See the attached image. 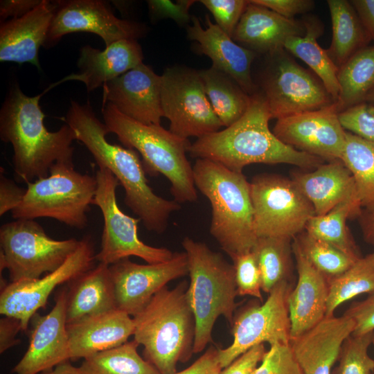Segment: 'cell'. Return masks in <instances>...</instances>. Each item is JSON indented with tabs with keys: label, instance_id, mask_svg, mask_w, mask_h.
<instances>
[{
	"label": "cell",
	"instance_id": "42",
	"mask_svg": "<svg viewBox=\"0 0 374 374\" xmlns=\"http://www.w3.org/2000/svg\"><path fill=\"white\" fill-rule=\"evenodd\" d=\"M344 130L374 143V104L361 102L338 113Z\"/></svg>",
	"mask_w": 374,
	"mask_h": 374
},
{
	"label": "cell",
	"instance_id": "22",
	"mask_svg": "<svg viewBox=\"0 0 374 374\" xmlns=\"http://www.w3.org/2000/svg\"><path fill=\"white\" fill-rule=\"evenodd\" d=\"M187 26L188 37L198 44L200 53L212 61V67L231 76L249 95L258 93L251 78V67L256 53L236 44L210 17L206 16V28L198 18L191 17Z\"/></svg>",
	"mask_w": 374,
	"mask_h": 374
},
{
	"label": "cell",
	"instance_id": "43",
	"mask_svg": "<svg viewBox=\"0 0 374 374\" xmlns=\"http://www.w3.org/2000/svg\"><path fill=\"white\" fill-rule=\"evenodd\" d=\"M252 374H303L289 344L270 346Z\"/></svg>",
	"mask_w": 374,
	"mask_h": 374
},
{
	"label": "cell",
	"instance_id": "29",
	"mask_svg": "<svg viewBox=\"0 0 374 374\" xmlns=\"http://www.w3.org/2000/svg\"><path fill=\"white\" fill-rule=\"evenodd\" d=\"M66 323L117 309L109 265L98 262L70 281Z\"/></svg>",
	"mask_w": 374,
	"mask_h": 374
},
{
	"label": "cell",
	"instance_id": "37",
	"mask_svg": "<svg viewBox=\"0 0 374 374\" xmlns=\"http://www.w3.org/2000/svg\"><path fill=\"white\" fill-rule=\"evenodd\" d=\"M291 239L258 238L252 251L262 276V290L269 294L283 281H290L292 271Z\"/></svg>",
	"mask_w": 374,
	"mask_h": 374
},
{
	"label": "cell",
	"instance_id": "28",
	"mask_svg": "<svg viewBox=\"0 0 374 374\" xmlns=\"http://www.w3.org/2000/svg\"><path fill=\"white\" fill-rule=\"evenodd\" d=\"M314 170L294 173L292 180L311 203L315 215H323L346 200L359 199L354 178L341 160Z\"/></svg>",
	"mask_w": 374,
	"mask_h": 374
},
{
	"label": "cell",
	"instance_id": "44",
	"mask_svg": "<svg viewBox=\"0 0 374 374\" xmlns=\"http://www.w3.org/2000/svg\"><path fill=\"white\" fill-rule=\"evenodd\" d=\"M199 2L211 12L215 24L232 38L249 1L201 0Z\"/></svg>",
	"mask_w": 374,
	"mask_h": 374
},
{
	"label": "cell",
	"instance_id": "34",
	"mask_svg": "<svg viewBox=\"0 0 374 374\" xmlns=\"http://www.w3.org/2000/svg\"><path fill=\"white\" fill-rule=\"evenodd\" d=\"M339 94L335 102L339 112L363 102L374 89V46L364 47L350 56L337 74Z\"/></svg>",
	"mask_w": 374,
	"mask_h": 374
},
{
	"label": "cell",
	"instance_id": "11",
	"mask_svg": "<svg viewBox=\"0 0 374 374\" xmlns=\"http://www.w3.org/2000/svg\"><path fill=\"white\" fill-rule=\"evenodd\" d=\"M95 177L97 188L92 204L100 208L103 217L100 249L95 259L107 265L132 256L149 264L170 260L174 254L170 249L150 246L139 238L140 220L126 215L118 206L116 190L120 183L112 172L98 168Z\"/></svg>",
	"mask_w": 374,
	"mask_h": 374
},
{
	"label": "cell",
	"instance_id": "30",
	"mask_svg": "<svg viewBox=\"0 0 374 374\" xmlns=\"http://www.w3.org/2000/svg\"><path fill=\"white\" fill-rule=\"evenodd\" d=\"M305 33L302 36L289 37L284 49L303 60L321 80L335 103L339 94L337 74L339 67L333 62L326 49L317 42L323 32V25L316 19L309 18L303 22Z\"/></svg>",
	"mask_w": 374,
	"mask_h": 374
},
{
	"label": "cell",
	"instance_id": "3",
	"mask_svg": "<svg viewBox=\"0 0 374 374\" xmlns=\"http://www.w3.org/2000/svg\"><path fill=\"white\" fill-rule=\"evenodd\" d=\"M42 96H28L14 84L0 110V138L12 146L17 182L28 184L47 177L57 161L73 157L74 132L66 123L55 132L46 129L39 105Z\"/></svg>",
	"mask_w": 374,
	"mask_h": 374
},
{
	"label": "cell",
	"instance_id": "5",
	"mask_svg": "<svg viewBox=\"0 0 374 374\" xmlns=\"http://www.w3.org/2000/svg\"><path fill=\"white\" fill-rule=\"evenodd\" d=\"M193 169L196 188L211 206V235L231 259L251 251L257 237L250 182L242 172L209 159H196Z\"/></svg>",
	"mask_w": 374,
	"mask_h": 374
},
{
	"label": "cell",
	"instance_id": "27",
	"mask_svg": "<svg viewBox=\"0 0 374 374\" xmlns=\"http://www.w3.org/2000/svg\"><path fill=\"white\" fill-rule=\"evenodd\" d=\"M305 33L303 23L249 1L232 39L255 53L270 55L283 49L289 37Z\"/></svg>",
	"mask_w": 374,
	"mask_h": 374
},
{
	"label": "cell",
	"instance_id": "16",
	"mask_svg": "<svg viewBox=\"0 0 374 374\" xmlns=\"http://www.w3.org/2000/svg\"><path fill=\"white\" fill-rule=\"evenodd\" d=\"M78 32L94 33L105 46L125 39H136L147 32L145 25L115 16L102 0L56 1L55 9L43 47L50 48L63 36Z\"/></svg>",
	"mask_w": 374,
	"mask_h": 374
},
{
	"label": "cell",
	"instance_id": "32",
	"mask_svg": "<svg viewBox=\"0 0 374 374\" xmlns=\"http://www.w3.org/2000/svg\"><path fill=\"white\" fill-rule=\"evenodd\" d=\"M332 28L331 44L326 51L338 66L364 48L368 37L353 6L346 0H328Z\"/></svg>",
	"mask_w": 374,
	"mask_h": 374
},
{
	"label": "cell",
	"instance_id": "55",
	"mask_svg": "<svg viewBox=\"0 0 374 374\" xmlns=\"http://www.w3.org/2000/svg\"><path fill=\"white\" fill-rule=\"evenodd\" d=\"M39 374H82L78 367L71 364L68 361L62 362L53 369L42 372Z\"/></svg>",
	"mask_w": 374,
	"mask_h": 374
},
{
	"label": "cell",
	"instance_id": "46",
	"mask_svg": "<svg viewBox=\"0 0 374 374\" xmlns=\"http://www.w3.org/2000/svg\"><path fill=\"white\" fill-rule=\"evenodd\" d=\"M344 314L355 321L352 335L359 336L374 332V292L363 301L353 303Z\"/></svg>",
	"mask_w": 374,
	"mask_h": 374
},
{
	"label": "cell",
	"instance_id": "10",
	"mask_svg": "<svg viewBox=\"0 0 374 374\" xmlns=\"http://www.w3.org/2000/svg\"><path fill=\"white\" fill-rule=\"evenodd\" d=\"M250 188L257 238L293 240L315 215L312 205L292 179L262 174L252 179Z\"/></svg>",
	"mask_w": 374,
	"mask_h": 374
},
{
	"label": "cell",
	"instance_id": "24",
	"mask_svg": "<svg viewBox=\"0 0 374 374\" xmlns=\"http://www.w3.org/2000/svg\"><path fill=\"white\" fill-rule=\"evenodd\" d=\"M69 358L85 359L98 353L118 346L134 335L133 317L115 309L85 317L67 324Z\"/></svg>",
	"mask_w": 374,
	"mask_h": 374
},
{
	"label": "cell",
	"instance_id": "1",
	"mask_svg": "<svg viewBox=\"0 0 374 374\" xmlns=\"http://www.w3.org/2000/svg\"><path fill=\"white\" fill-rule=\"evenodd\" d=\"M65 123L93 156L99 168H107L124 189L125 205L138 216L150 231L163 233L170 215L181 208L175 200L154 193L148 184L145 170L138 152L131 148L110 143L106 139L108 128L96 116L90 103L71 100Z\"/></svg>",
	"mask_w": 374,
	"mask_h": 374
},
{
	"label": "cell",
	"instance_id": "38",
	"mask_svg": "<svg viewBox=\"0 0 374 374\" xmlns=\"http://www.w3.org/2000/svg\"><path fill=\"white\" fill-rule=\"evenodd\" d=\"M328 285L326 317L333 316L344 302L374 292V252L361 257L344 273L328 280Z\"/></svg>",
	"mask_w": 374,
	"mask_h": 374
},
{
	"label": "cell",
	"instance_id": "6",
	"mask_svg": "<svg viewBox=\"0 0 374 374\" xmlns=\"http://www.w3.org/2000/svg\"><path fill=\"white\" fill-rule=\"evenodd\" d=\"M104 123L109 133L116 135L127 148L142 157L146 172L161 174L170 182V193L179 203L194 202L197 199L193 169L187 159L190 143L164 129L161 125H145L122 113L111 103H104Z\"/></svg>",
	"mask_w": 374,
	"mask_h": 374
},
{
	"label": "cell",
	"instance_id": "36",
	"mask_svg": "<svg viewBox=\"0 0 374 374\" xmlns=\"http://www.w3.org/2000/svg\"><path fill=\"white\" fill-rule=\"evenodd\" d=\"M133 339L84 359L78 367L82 374H161L137 351Z\"/></svg>",
	"mask_w": 374,
	"mask_h": 374
},
{
	"label": "cell",
	"instance_id": "31",
	"mask_svg": "<svg viewBox=\"0 0 374 374\" xmlns=\"http://www.w3.org/2000/svg\"><path fill=\"white\" fill-rule=\"evenodd\" d=\"M198 71L215 114L223 126L231 125L246 112L251 96L231 76L212 66Z\"/></svg>",
	"mask_w": 374,
	"mask_h": 374
},
{
	"label": "cell",
	"instance_id": "13",
	"mask_svg": "<svg viewBox=\"0 0 374 374\" xmlns=\"http://www.w3.org/2000/svg\"><path fill=\"white\" fill-rule=\"evenodd\" d=\"M269 55L272 59L260 87L271 118L323 109L335 103L321 80L284 48Z\"/></svg>",
	"mask_w": 374,
	"mask_h": 374
},
{
	"label": "cell",
	"instance_id": "35",
	"mask_svg": "<svg viewBox=\"0 0 374 374\" xmlns=\"http://www.w3.org/2000/svg\"><path fill=\"white\" fill-rule=\"evenodd\" d=\"M341 161L354 178L364 213L374 217V143L346 132Z\"/></svg>",
	"mask_w": 374,
	"mask_h": 374
},
{
	"label": "cell",
	"instance_id": "23",
	"mask_svg": "<svg viewBox=\"0 0 374 374\" xmlns=\"http://www.w3.org/2000/svg\"><path fill=\"white\" fill-rule=\"evenodd\" d=\"M292 247L298 280L288 298L290 339L307 332L326 317L329 292L328 279L305 258L294 240Z\"/></svg>",
	"mask_w": 374,
	"mask_h": 374
},
{
	"label": "cell",
	"instance_id": "57",
	"mask_svg": "<svg viewBox=\"0 0 374 374\" xmlns=\"http://www.w3.org/2000/svg\"><path fill=\"white\" fill-rule=\"evenodd\" d=\"M372 344H373V346H374V332H373V333Z\"/></svg>",
	"mask_w": 374,
	"mask_h": 374
},
{
	"label": "cell",
	"instance_id": "19",
	"mask_svg": "<svg viewBox=\"0 0 374 374\" xmlns=\"http://www.w3.org/2000/svg\"><path fill=\"white\" fill-rule=\"evenodd\" d=\"M67 288L55 297L51 310L35 317L28 348L12 370L15 374H39L53 369L69 358L66 323Z\"/></svg>",
	"mask_w": 374,
	"mask_h": 374
},
{
	"label": "cell",
	"instance_id": "20",
	"mask_svg": "<svg viewBox=\"0 0 374 374\" xmlns=\"http://www.w3.org/2000/svg\"><path fill=\"white\" fill-rule=\"evenodd\" d=\"M161 76L143 62L103 86V102L145 125H160Z\"/></svg>",
	"mask_w": 374,
	"mask_h": 374
},
{
	"label": "cell",
	"instance_id": "54",
	"mask_svg": "<svg viewBox=\"0 0 374 374\" xmlns=\"http://www.w3.org/2000/svg\"><path fill=\"white\" fill-rule=\"evenodd\" d=\"M360 216L364 240L368 243L374 244V217L369 216L363 212Z\"/></svg>",
	"mask_w": 374,
	"mask_h": 374
},
{
	"label": "cell",
	"instance_id": "8",
	"mask_svg": "<svg viewBox=\"0 0 374 374\" xmlns=\"http://www.w3.org/2000/svg\"><path fill=\"white\" fill-rule=\"evenodd\" d=\"M97 188L95 177L78 172L73 157L57 161L47 177L27 184L26 193L12 210L15 220L49 217L78 229L88 224L87 212Z\"/></svg>",
	"mask_w": 374,
	"mask_h": 374
},
{
	"label": "cell",
	"instance_id": "18",
	"mask_svg": "<svg viewBox=\"0 0 374 374\" xmlns=\"http://www.w3.org/2000/svg\"><path fill=\"white\" fill-rule=\"evenodd\" d=\"M335 103L323 109L277 119L273 133L294 149L327 161L341 160L346 131Z\"/></svg>",
	"mask_w": 374,
	"mask_h": 374
},
{
	"label": "cell",
	"instance_id": "52",
	"mask_svg": "<svg viewBox=\"0 0 374 374\" xmlns=\"http://www.w3.org/2000/svg\"><path fill=\"white\" fill-rule=\"evenodd\" d=\"M22 330L19 320L4 316L0 320V353H3L12 346L20 344L21 341L16 338L17 334Z\"/></svg>",
	"mask_w": 374,
	"mask_h": 374
},
{
	"label": "cell",
	"instance_id": "15",
	"mask_svg": "<svg viewBox=\"0 0 374 374\" xmlns=\"http://www.w3.org/2000/svg\"><path fill=\"white\" fill-rule=\"evenodd\" d=\"M94 249L90 237L80 240L75 251L57 269L37 278L4 284L0 294V313L19 320L22 330L36 312L46 305L55 287L70 282L93 267Z\"/></svg>",
	"mask_w": 374,
	"mask_h": 374
},
{
	"label": "cell",
	"instance_id": "53",
	"mask_svg": "<svg viewBox=\"0 0 374 374\" xmlns=\"http://www.w3.org/2000/svg\"><path fill=\"white\" fill-rule=\"evenodd\" d=\"M350 2L368 37L374 41V0H353Z\"/></svg>",
	"mask_w": 374,
	"mask_h": 374
},
{
	"label": "cell",
	"instance_id": "4",
	"mask_svg": "<svg viewBox=\"0 0 374 374\" xmlns=\"http://www.w3.org/2000/svg\"><path fill=\"white\" fill-rule=\"evenodd\" d=\"M186 281L172 289L163 287L133 317L134 339L161 374L177 372L178 362L193 353L195 321L187 300Z\"/></svg>",
	"mask_w": 374,
	"mask_h": 374
},
{
	"label": "cell",
	"instance_id": "14",
	"mask_svg": "<svg viewBox=\"0 0 374 374\" xmlns=\"http://www.w3.org/2000/svg\"><path fill=\"white\" fill-rule=\"evenodd\" d=\"M292 289L290 281H283L268 294L264 303L247 305L234 316L233 342L224 349L218 348L222 369L255 346L265 342L270 346L289 344L291 324L288 298Z\"/></svg>",
	"mask_w": 374,
	"mask_h": 374
},
{
	"label": "cell",
	"instance_id": "50",
	"mask_svg": "<svg viewBox=\"0 0 374 374\" xmlns=\"http://www.w3.org/2000/svg\"><path fill=\"white\" fill-rule=\"evenodd\" d=\"M222 370L218 348L211 346L190 366L172 374H220Z\"/></svg>",
	"mask_w": 374,
	"mask_h": 374
},
{
	"label": "cell",
	"instance_id": "49",
	"mask_svg": "<svg viewBox=\"0 0 374 374\" xmlns=\"http://www.w3.org/2000/svg\"><path fill=\"white\" fill-rule=\"evenodd\" d=\"M26 188L19 186L15 181L0 176V216L12 211L22 202Z\"/></svg>",
	"mask_w": 374,
	"mask_h": 374
},
{
	"label": "cell",
	"instance_id": "12",
	"mask_svg": "<svg viewBox=\"0 0 374 374\" xmlns=\"http://www.w3.org/2000/svg\"><path fill=\"white\" fill-rule=\"evenodd\" d=\"M161 76V100L170 131L198 139L223 126L205 93L199 71L186 66L167 68Z\"/></svg>",
	"mask_w": 374,
	"mask_h": 374
},
{
	"label": "cell",
	"instance_id": "51",
	"mask_svg": "<svg viewBox=\"0 0 374 374\" xmlns=\"http://www.w3.org/2000/svg\"><path fill=\"white\" fill-rule=\"evenodd\" d=\"M42 0H1L0 18L2 22L8 17H21L36 8Z\"/></svg>",
	"mask_w": 374,
	"mask_h": 374
},
{
	"label": "cell",
	"instance_id": "33",
	"mask_svg": "<svg viewBox=\"0 0 374 374\" xmlns=\"http://www.w3.org/2000/svg\"><path fill=\"white\" fill-rule=\"evenodd\" d=\"M362 208L357 199L343 202L323 215H314L308 221L305 231L323 240L355 260L362 257L346 226L351 217L360 216Z\"/></svg>",
	"mask_w": 374,
	"mask_h": 374
},
{
	"label": "cell",
	"instance_id": "41",
	"mask_svg": "<svg viewBox=\"0 0 374 374\" xmlns=\"http://www.w3.org/2000/svg\"><path fill=\"white\" fill-rule=\"evenodd\" d=\"M232 260L238 295L250 296L262 301L261 272L253 251L236 256Z\"/></svg>",
	"mask_w": 374,
	"mask_h": 374
},
{
	"label": "cell",
	"instance_id": "7",
	"mask_svg": "<svg viewBox=\"0 0 374 374\" xmlns=\"http://www.w3.org/2000/svg\"><path fill=\"white\" fill-rule=\"evenodd\" d=\"M190 283L186 296L195 321L193 353H199L212 341L214 324L223 316L233 324L238 304L235 270L223 256L205 243L185 237Z\"/></svg>",
	"mask_w": 374,
	"mask_h": 374
},
{
	"label": "cell",
	"instance_id": "25",
	"mask_svg": "<svg viewBox=\"0 0 374 374\" xmlns=\"http://www.w3.org/2000/svg\"><path fill=\"white\" fill-rule=\"evenodd\" d=\"M55 9V1L42 0L26 15L0 26V61L30 63L41 69L38 52L43 46Z\"/></svg>",
	"mask_w": 374,
	"mask_h": 374
},
{
	"label": "cell",
	"instance_id": "48",
	"mask_svg": "<svg viewBox=\"0 0 374 374\" xmlns=\"http://www.w3.org/2000/svg\"><path fill=\"white\" fill-rule=\"evenodd\" d=\"M266 352L264 344L255 346L222 370L220 374H252Z\"/></svg>",
	"mask_w": 374,
	"mask_h": 374
},
{
	"label": "cell",
	"instance_id": "45",
	"mask_svg": "<svg viewBox=\"0 0 374 374\" xmlns=\"http://www.w3.org/2000/svg\"><path fill=\"white\" fill-rule=\"evenodd\" d=\"M195 2L193 0H148L147 3L152 19H171L179 26H184L191 19L189 10Z\"/></svg>",
	"mask_w": 374,
	"mask_h": 374
},
{
	"label": "cell",
	"instance_id": "56",
	"mask_svg": "<svg viewBox=\"0 0 374 374\" xmlns=\"http://www.w3.org/2000/svg\"><path fill=\"white\" fill-rule=\"evenodd\" d=\"M364 101L374 103V89L366 96Z\"/></svg>",
	"mask_w": 374,
	"mask_h": 374
},
{
	"label": "cell",
	"instance_id": "2",
	"mask_svg": "<svg viewBox=\"0 0 374 374\" xmlns=\"http://www.w3.org/2000/svg\"><path fill=\"white\" fill-rule=\"evenodd\" d=\"M270 119L262 95L256 93L239 120L223 130L197 139L188 152L196 159H209L239 172L253 163H286L304 169H314L324 163L323 159L279 140L269 128Z\"/></svg>",
	"mask_w": 374,
	"mask_h": 374
},
{
	"label": "cell",
	"instance_id": "40",
	"mask_svg": "<svg viewBox=\"0 0 374 374\" xmlns=\"http://www.w3.org/2000/svg\"><path fill=\"white\" fill-rule=\"evenodd\" d=\"M373 333L350 335L344 343L335 374H374V359L368 353Z\"/></svg>",
	"mask_w": 374,
	"mask_h": 374
},
{
	"label": "cell",
	"instance_id": "21",
	"mask_svg": "<svg viewBox=\"0 0 374 374\" xmlns=\"http://www.w3.org/2000/svg\"><path fill=\"white\" fill-rule=\"evenodd\" d=\"M355 321L344 314L326 317L301 335L290 339L293 356L303 374H332L344 341L352 335Z\"/></svg>",
	"mask_w": 374,
	"mask_h": 374
},
{
	"label": "cell",
	"instance_id": "39",
	"mask_svg": "<svg viewBox=\"0 0 374 374\" xmlns=\"http://www.w3.org/2000/svg\"><path fill=\"white\" fill-rule=\"evenodd\" d=\"M293 240L305 258L328 280L344 273L356 261L332 244L310 235L305 231Z\"/></svg>",
	"mask_w": 374,
	"mask_h": 374
},
{
	"label": "cell",
	"instance_id": "47",
	"mask_svg": "<svg viewBox=\"0 0 374 374\" xmlns=\"http://www.w3.org/2000/svg\"><path fill=\"white\" fill-rule=\"evenodd\" d=\"M251 1L291 19L298 14L310 11L314 6V2L311 0H251Z\"/></svg>",
	"mask_w": 374,
	"mask_h": 374
},
{
	"label": "cell",
	"instance_id": "17",
	"mask_svg": "<svg viewBox=\"0 0 374 374\" xmlns=\"http://www.w3.org/2000/svg\"><path fill=\"white\" fill-rule=\"evenodd\" d=\"M117 309L134 317L170 281L188 274L185 251L175 252L168 260L141 265L123 258L111 265Z\"/></svg>",
	"mask_w": 374,
	"mask_h": 374
},
{
	"label": "cell",
	"instance_id": "9",
	"mask_svg": "<svg viewBox=\"0 0 374 374\" xmlns=\"http://www.w3.org/2000/svg\"><path fill=\"white\" fill-rule=\"evenodd\" d=\"M80 240H57L35 220L18 219L0 228V271L7 269L11 282L37 278L60 267Z\"/></svg>",
	"mask_w": 374,
	"mask_h": 374
},
{
	"label": "cell",
	"instance_id": "26",
	"mask_svg": "<svg viewBox=\"0 0 374 374\" xmlns=\"http://www.w3.org/2000/svg\"><path fill=\"white\" fill-rule=\"evenodd\" d=\"M143 60L142 48L136 39L118 40L103 51L85 45L80 50L77 62L80 72L64 77L53 86L77 80L84 83L90 92L137 66Z\"/></svg>",
	"mask_w": 374,
	"mask_h": 374
}]
</instances>
